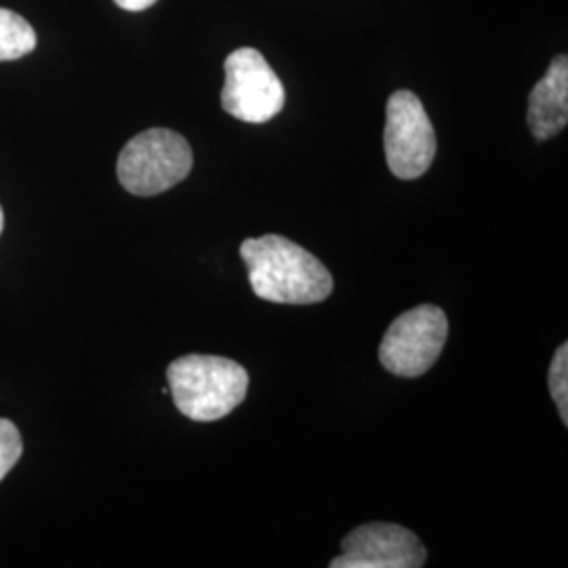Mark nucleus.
Segmentation results:
<instances>
[{
	"label": "nucleus",
	"mask_w": 568,
	"mask_h": 568,
	"mask_svg": "<svg viewBox=\"0 0 568 568\" xmlns=\"http://www.w3.org/2000/svg\"><path fill=\"white\" fill-rule=\"evenodd\" d=\"M241 257L253 293L265 302L321 304L333 291V276L325 264L284 236L246 239L241 244Z\"/></svg>",
	"instance_id": "f257e3e1"
},
{
	"label": "nucleus",
	"mask_w": 568,
	"mask_h": 568,
	"mask_svg": "<svg viewBox=\"0 0 568 568\" xmlns=\"http://www.w3.org/2000/svg\"><path fill=\"white\" fill-rule=\"evenodd\" d=\"M166 382L182 415L211 424L224 419L246 398L248 373L224 356L187 354L169 365Z\"/></svg>",
	"instance_id": "f03ea898"
},
{
	"label": "nucleus",
	"mask_w": 568,
	"mask_h": 568,
	"mask_svg": "<svg viewBox=\"0 0 568 568\" xmlns=\"http://www.w3.org/2000/svg\"><path fill=\"white\" fill-rule=\"evenodd\" d=\"M194 166L192 148L171 129H148L122 148L116 173L135 196H156L182 183Z\"/></svg>",
	"instance_id": "7ed1b4c3"
},
{
	"label": "nucleus",
	"mask_w": 568,
	"mask_h": 568,
	"mask_svg": "<svg viewBox=\"0 0 568 568\" xmlns=\"http://www.w3.org/2000/svg\"><path fill=\"white\" fill-rule=\"evenodd\" d=\"M447 335V314L438 305L413 307L387 328L379 345V361L398 377L426 375L443 354Z\"/></svg>",
	"instance_id": "20e7f679"
},
{
	"label": "nucleus",
	"mask_w": 568,
	"mask_h": 568,
	"mask_svg": "<svg viewBox=\"0 0 568 568\" xmlns=\"http://www.w3.org/2000/svg\"><path fill=\"white\" fill-rule=\"evenodd\" d=\"M224 68V112L251 124H262L281 114L286 102L283 82L257 49L241 47L232 51Z\"/></svg>",
	"instance_id": "39448f33"
},
{
	"label": "nucleus",
	"mask_w": 568,
	"mask_h": 568,
	"mask_svg": "<svg viewBox=\"0 0 568 568\" xmlns=\"http://www.w3.org/2000/svg\"><path fill=\"white\" fill-rule=\"evenodd\" d=\"M384 143L387 166L400 180H417L434 163L436 131L415 93L403 89L387 100Z\"/></svg>",
	"instance_id": "423d86ee"
},
{
	"label": "nucleus",
	"mask_w": 568,
	"mask_h": 568,
	"mask_svg": "<svg viewBox=\"0 0 568 568\" xmlns=\"http://www.w3.org/2000/svg\"><path fill=\"white\" fill-rule=\"evenodd\" d=\"M426 560V546L413 530L392 523H371L345 535L342 556L328 567L419 568Z\"/></svg>",
	"instance_id": "0eeeda50"
},
{
	"label": "nucleus",
	"mask_w": 568,
	"mask_h": 568,
	"mask_svg": "<svg viewBox=\"0 0 568 568\" xmlns=\"http://www.w3.org/2000/svg\"><path fill=\"white\" fill-rule=\"evenodd\" d=\"M528 129L535 140L546 142L558 135L568 122V58L556 55L548 74L528 95Z\"/></svg>",
	"instance_id": "6e6552de"
},
{
	"label": "nucleus",
	"mask_w": 568,
	"mask_h": 568,
	"mask_svg": "<svg viewBox=\"0 0 568 568\" xmlns=\"http://www.w3.org/2000/svg\"><path fill=\"white\" fill-rule=\"evenodd\" d=\"M37 49L34 28L16 11L0 7V61L20 60Z\"/></svg>",
	"instance_id": "1a4fd4ad"
},
{
	"label": "nucleus",
	"mask_w": 568,
	"mask_h": 568,
	"mask_svg": "<svg viewBox=\"0 0 568 568\" xmlns=\"http://www.w3.org/2000/svg\"><path fill=\"white\" fill-rule=\"evenodd\" d=\"M549 394L554 398V403L558 406L560 419L562 424H568V345L562 344L556 354L554 361L549 365Z\"/></svg>",
	"instance_id": "9d476101"
},
{
	"label": "nucleus",
	"mask_w": 568,
	"mask_h": 568,
	"mask_svg": "<svg viewBox=\"0 0 568 568\" xmlns=\"http://www.w3.org/2000/svg\"><path fill=\"white\" fill-rule=\"evenodd\" d=\"M23 453V443L18 426L0 417V480L16 467Z\"/></svg>",
	"instance_id": "9b49d317"
},
{
	"label": "nucleus",
	"mask_w": 568,
	"mask_h": 568,
	"mask_svg": "<svg viewBox=\"0 0 568 568\" xmlns=\"http://www.w3.org/2000/svg\"><path fill=\"white\" fill-rule=\"evenodd\" d=\"M124 11H143L148 7H152L156 0H114Z\"/></svg>",
	"instance_id": "f8f14e48"
},
{
	"label": "nucleus",
	"mask_w": 568,
	"mask_h": 568,
	"mask_svg": "<svg viewBox=\"0 0 568 568\" xmlns=\"http://www.w3.org/2000/svg\"><path fill=\"white\" fill-rule=\"evenodd\" d=\"M4 230V213H2V206H0V234Z\"/></svg>",
	"instance_id": "ddd939ff"
}]
</instances>
